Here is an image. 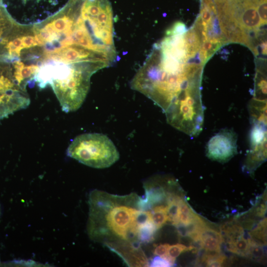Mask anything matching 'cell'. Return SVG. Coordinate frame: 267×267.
<instances>
[{"label": "cell", "instance_id": "cell-13", "mask_svg": "<svg viewBox=\"0 0 267 267\" xmlns=\"http://www.w3.org/2000/svg\"><path fill=\"white\" fill-rule=\"evenodd\" d=\"M174 265L168 260L158 256L153 258L149 263V266L153 267H172Z\"/></svg>", "mask_w": 267, "mask_h": 267}, {"label": "cell", "instance_id": "cell-9", "mask_svg": "<svg viewBox=\"0 0 267 267\" xmlns=\"http://www.w3.org/2000/svg\"><path fill=\"white\" fill-rule=\"evenodd\" d=\"M152 221L157 230L162 228L168 221L167 205H159L152 208Z\"/></svg>", "mask_w": 267, "mask_h": 267}, {"label": "cell", "instance_id": "cell-22", "mask_svg": "<svg viewBox=\"0 0 267 267\" xmlns=\"http://www.w3.org/2000/svg\"><path fill=\"white\" fill-rule=\"evenodd\" d=\"M1 207H0V216H1Z\"/></svg>", "mask_w": 267, "mask_h": 267}, {"label": "cell", "instance_id": "cell-4", "mask_svg": "<svg viewBox=\"0 0 267 267\" xmlns=\"http://www.w3.org/2000/svg\"><path fill=\"white\" fill-rule=\"evenodd\" d=\"M237 136L234 130L225 128L212 137L206 145V156L219 163H227L237 153Z\"/></svg>", "mask_w": 267, "mask_h": 267}, {"label": "cell", "instance_id": "cell-5", "mask_svg": "<svg viewBox=\"0 0 267 267\" xmlns=\"http://www.w3.org/2000/svg\"><path fill=\"white\" fill-rule=\"evenodd\" d=\"M24 92L11 89L0 93V121L29 106L30 99Z\"/></svg>", "mask_w": 267, "mask_h": 267}, {"label": "cell", "instance_id": "cell-14", "mask_svg": "<svg viewBox=\"0 0 267 267\" xmlns=\"http://www.w3.org/2000/svg\"><path fill=\"white\" fill-rule=\"evenodd\" d=\"M226 257L223 254L207 260L205 263L207 267H222L226 262Z\"/></svg>", "mask_w": 267, "mask_h": 267}, {"label": "cell", "instance_id": "cell-19", "mask_svg": "<svg viewBox=\"0 0 267 267\" xmlns=\"http://www.w3.org/2000/svg\"><path fill=\"white\" fill-rule=\"evenodd\" d=\"M203 3L214 14L217 15L216 6L214 4L212 0H202Z\"/></svg>", "mask_w": 267, "mask_h": 267}, {"label": "cell", "instance_id": "cell-21", "mask_svg": "<svg viewBox=\"0 0 267 267\" xmlns=\"http://www.w3.org/2000/svg\"><path fill=\"white\" fill-rule=\"evenodd\" d=\"M261 46L262 47V52H263V54L266 55V53H267V43L264 42V43H262Z\"/></svg>", "mask_w": 267, "mask_h": 267}, {"label": "cell", "instance_id": "cell-8", "mask_svg": "<svg viewBox=\"0 0 267 267\" xmlns=\"http://www.w3.org/2000/svg\"><path fill=\"white\" fill-rule=\"evenodd\" d=\"M226 247L227 250L233 253L247 257L250 245L248 239L243 235L233 241L227 242Z\"/></svg>", "mask_w": 267, "mask_h": 267}, {"label": "cell", "instance_id": "cell-12", "mask_svg": "<svg viewBox=\"0 0 267 267\" xmlns=\"http://www.w3.org/2000/svg\"><path fill=\"white\" fill-rule=\"evenodd\" d=\"M194 250H197V249L193 246L186 247L184 245L179 244L170 246L167 253V259L175 264L176 258L182 253Z\"/></svg>", "mask_w": 267, "mask_h": 267}, {"label": "cell", "instance_id": "cell-23", "mask_svg": "<svg viewBox=\"0 0 267 267\" xmlns=\"http://www.w3.org/2000/svg\"><path fill=\"white\" fill-rule=\"evenodd\" d=\"M0 263H1V260H0Z\"/></svg>", "mask_w": 267, "mask_h": 267}, {"label": "cell", "instance_id": "cell-6", "mask_svg": "<svg viewBox=\"0 0 267 267\" xmlns=\"http://www.w3.org/2000/svg\"><path fill=\"white\" fill-rule=\"evenodd\" d=\"M146 195L145 198H140L139 205L140 209L146 211L162 203L167 200V195L161 187H155L150 184L145 185Z\"/></svg>", "mask_w": 267, "mask_h": 267}, {"label": "cell", "instance_id": "cell-20", "mask_svg": "<svg viewBox=\"0 0 267 267\" xmlns=\"http://www.w3.org/2000/svg\"><path fill=\"white\" fill-rule=\"evenodd\" d=\"M12 42L14 45L17 48L20 50H21L24 49V47L22 45V43L21 38H16Z\"/></svg>", "mask_w": 267, "mask_h": 267}, {"label": "cell", "instance_id": "cell-1", "mask_svg": "<svg viewBox=\"0 0 267 267\" xmlns=\"http://www.w3.org/2000/svg\"><path fill=\"white\" fill-rule=\"evenodd\" d=\"M139 200L136 194L118 196L98 190L92 191L89 200L90 237L99 240L105 235H109L139 242L135 226L136 216L141 210Z\"/></svg>", "mask_w": 267, "mask_h": 267}, {"label": "cell", "instance_id": "cell-3", "mask_svg": "<svg viewBox=\"0 0 267 267\" xmlns=\"http://www.w3.org/2000/svg\"><path fill=\"white\" fill-rule=\"evenodd\" d=\"M95 73L90 69L77 68L50 83L64 112H75L82 106L89 90L91 77Z\"/></svg>", "mask_w": 267, "mask_h": 267}, {"label": "cell", "instance_id": "cell-18", "mask_svg": "<svg viewBox=\"0 0 267 267\" xmlns=\"http://www.w3.org/2000/svg\"><path fill=\"white\" fill-rule=\"evenodd\" d=\"M24 49H29L37 46L35 38L32 36H25L21 37Z\"/></svg>", "mask_w": 267, "mask_h": 267}, {"label": "cell", "instance_id": "cell-16", "mask_svg": "<svg viewBox=\"0 0 267 267\" xmlns=\"http://www.w3.org/2000/svg\"><path fill=\"white\" fill-rule=\"evenodd\" d=\"M170 245L169 244H162L157 246L154 250L155 255L158 256L165 259H167V253Z\"/></svg>", "mask_w": 267, "mask_h": 267}, {"label": "cell", "instance_id": "cell-10", "mask_svg": "<svg viewBox=\"0 0 267 267\" xmlns=\"http://www.w3.org/2000/svg\"><path fill=\"white\" fill-rule=\"evenodd\" d=\"M157 229L152 222H150L141 226L138 231V238L140 243H149L154 239Z\"/></svg>", "mask_w": 267, "mask_h": 267}, {"label": "cell", "instance_id": "cell-17", "mask_svg": "<svg viewBox=\"0 0 267 267\" xmlns=\"http://www.w3.org/2000/svg\"><path fill=\"white\" fill-rule=\"evenodd\" d=\"M202 4V8L200 11V18L202 21L209 25L211 23L213 19L211 14L212 12L203 3Z\"/></svg>", "mask_w": 267, "mask_h": 267}, {"label": "cell", "instance_id": "cell-11", "mask_svg": "<svg viewBox=\"0 0 267 267\" xmlns=\"http://www.w3.org/2000/svg\"><path fill=\"white\" fill-rule=\"evenodd\" d=\"M250 237L256 242L263 245H267V219H264L260 222L257 226L250 234Z\"/></svg>", "mask_w": 267, "mask_h": 267}, {"label": "cell", "instance_id": "cell-15", "mask_svg": "<svg viewBox=\"0 0 267 267\" xmlns=\"http://www.w3.org/2000/svg\"><path fill=\"white\" fill-rule=\"evenodd\" d=\"M167 31L173 34H183L186 32V26L182 22H177Z\"/></svg>", "mask_w": 267, "mask_h": 267}, {"label": "cell", "instance_id": "cell-7", "mask_svg": "<svg viewBox=\"0 0 267 267\" xmlns=\"http://www.w3.org/2000/svg\"><path fill=\"white\" fill-rule=\"evenodd\" d=\"M187 57H193L200 49L201 42L196 30L186 32L184 34Z\"/></svg>", "mask_w": 267, "mask_h": 267}, {"label": "cell", "instance_id": "cell-2", "mask_svg": "<svg viewBox=\"0 0 267 267\" xmlns=\"http://www.w3.org/2000/svg\"><path fill=\"white\" fill-rule=\"evenodd\" d=\"M67 154L80 163L98 169L111 167L120 157L113 141L99 133L78 136L68 147Z\"/></svg>", "mask_w": 267, "mask_h": 267}]
</instances>
